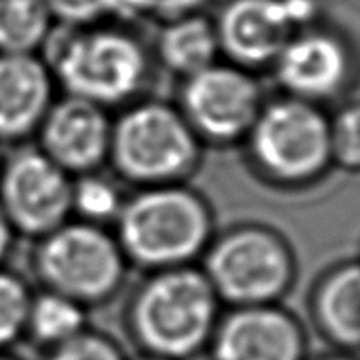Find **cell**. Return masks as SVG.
Listing matches in <instances>:
<instances>
[{
  "mask_svg": "<svg viewBox=\"0 0 360 360\" xmlns=\"http://www.w3.org/2000/svg\"><path fill=\"white\" fill-rule=\"evenodd\" d=\"M130 266L151 271L196 266L215 236L212 205L184 184L140 188L112 223Z\"/></svg>",
  "mask_w": 360,
  "mask_h": 360,
  "instance_id": "6da1fadb",
  "label": "cell"
},
{
  "mask_svg": "<svg viewBox=\"0 0 360 360\" xmlns=\"http://www.w3.org/2000/svg\"><path fill=\"white\" fill-rule=\"evenodd\" d=\"M126 318L141 352L190 360L207 351L221 318V300L200 267H172L143 279Z\"/></svg>",
  "mask_w": 360,
  "mask_h": 360,
  "instance_id": "7a4b0ae2",
  "label": "cell"
},
{
  "mask_svg": "<svg viewBox=\"0 0 360 360\" xmlns=\"http://www.w3.org/2000/svg\"><path fill=\"white\" fill-rule=\"evenodd\" d=\"M202 271L221 304H277L297 281V256L275 229L246 223L213 236Z\"/></svg>",
  "mask_w": 360,
  "mask_h": 360,
  "instance_id": "3957f363",
  "label": "cell"
},
{
  "mask_svg": "<svg viewBox=\"0 0 360 360\" xmlns=\"http://www.w3.org/2000/svg\"><path fill=\"white\" fill-rule=\"evenodd\" d=\"M252 163L275 186L306 188L333 167L329 117L321 105L283 97L262 107L248 132Z\"/></svg>",
  "mask_w": 360,
  "mask_h": 360,
  "instance_id": "277c9868",
  "label": "cell"
},
{
  "mask_svg": "<svg viewBox=\"0 0 360 360\" xmlns=\"http://www.w3.org/2000/svg\"><path fill=\"white\" fill-rule=\"evenodd\" d=\"M45 43L53 47L49 70L72 97L105 109L130 99L143 86L148 56L128 33L68 27L56 37L51 32Z\"/></svg>",
  "mask_w": 360,
  "mask_h": 360,
  "instance_id": "5b68a950",
  "label": "cell"
},
{
  "mask_svg": "<svg viewBox=\"0 0 360 360\" xmlns=\"http://www.w3.org/2000/svg\"><path fill=\"white\" fill-rule=\"evenodd\" d=\"M32 266L43 289L91 308L117 297L130 264L109 229L70 219L37 240Z\"/></svg>",
  "mask_w": 360,
  "mask_h": 360,
  "instance_id": "8992f818",
  "label": "cell"
},
{
  "mask_svg": "<svg viewBox=\"0 0 360 360\" xmlns=\"http://www.w3.org/2000/svg\"><path fill=\"white\" fill-rule=\"evenodd\" d=\"M109 159L118 176L140 188L182 184L196 171L200 138L182 112L143 103L112 124Z\"/></svg>",
  "mask_w": 360,
  "mask_h": 360,
  "instance_id": "52a82bcc",
  "label": "cell"
},
{
  "mask_svg": "<svg viewBox=\"0 0 360 360\" xmlns=\"http://www.w3.org/2000/svg\"><path fill=\"white\" fill-rule=\"evenodd\" d=\"M72 182L41 149L18 151L2 163L0 207L14 233L39 240L70 221Z\"/></svg>",
  "mask_w": 360,
  "mask_h": 360,
  "instance_id": "ba28073f",
  "label": "cell"
},
{
  "mask_svg": "<svg viewBox=\"0 0 360 360\" xmlns=\"http://www.w3.org/2000/svg\"><path fill=\"white\" fill-rule=\"evenodd\" d=\"M262 110L256 79L231 64H212L186 78L182 117L198 138L231 143L246 138Z\"/></svg>",
  "mask_w": 360,
  "mask_h": 360,
  "instance_id": "9c48e42d",
  "label": "cell"
},
{
  "mask_svg": "<svg viewBox=\"0 0 360 360\" xmlns=\"http://www.w3.org/2000/svg\"><path fill=\"white\" fill-rule=\"evenodd\" d=\"M274 70L289 97L321 105L349 91L356 76V55L343 33L314 24L287 41Z\"/></svg>",
  "mask_w": 360,
  "mask_h": 360,
  "instance_id": "30bf717a",
  "label": "cell"
},
{
  "mask_svg": "<svg viewBox=\"0 0 360 360\" xmlns=\"http://www.w3.org/2000/svg\"><path fill=\"white\" fill-rule=\"evenodd\" d=\"M207 351L212 360H308V337L281 302L236 306L221 314Z\"/></svg>",
  "mask_w": 360,
  "mask_h": 360,
  "instance_id": "8fae6325",
  "label": "cell"
},
{
  "mask_svg": "<svg viewBox=\"0 0 360 360\" xmlns=\"http://www.w3.org/2000/svg\"><path fill=\"white\" fill-rule=\"evenodd\" d=\"M110 128L103 107L68 95L41 122V151L70 176L97 172L109 159Z\"/></svg>",
  "mask_w": 360,
  "mask_h": 360,
  "instance_id": "7c38bea8",
  "label": "cell"
},
{
  "mask_svg": "<svg viewBox=\"0 0 360 360\" xmlns=\"http://www.w3.org/2000/svg\"><path fill=\"white\" fill-rule=\"evenodd\" d=\"M219 51L240 68L274 64L300 32L285 0H231L215 24Z\"/></svg>",
  "mask_w": 360,
  "mask_h": 360,
  "instance_id": "4fadbf2b",
  "label": "cell"
},
{
  "mask_svg": "<svg viewBox=\"0 0 360 360\" xmlns=\"http://www.w3.org/2000/svg\"><path fill=\"white\" fill-rule=\"evenodd\" d=\"M53 105V74L35 55H0V141L39 130Z\"/></svg>",
  "mask_w": 360,
  "mask_h": 360,
  "instance_id": "5bb4252c",
  "label": "cell"
},
{
  "mask_svg": "<svg viewBox=\"0 0 360 360\" xmlns=\"http://www.w3.org/2000/svg\"><path fill=\"white\" fill-rule=\"evenodd\" d=\"M310 314L337 351H360V259L329 267L310 295Z\"/></svg>",
  "mask_w": 360,
  "mask_h": 360,
  "instance_id": "9a60e30c",
  "label": "cell"
},
{
  "mask_svg": "<svg viewBox=\"0 0 360 360\" xmlns=\"http://www.w3.org/2000/svg\"><path fill=\"white\" fill-rule=\"evenodd\" d=\"M219 41L215 24L200 14L171 20L159 37V56L174 74L190 78L215 64Z\"/></svg>",
  "mask_w": 360,
  "mask_h": 360,
  "instance_id": "2e32d148",
  "label": "cell"
},
{
  "mask_svg": "<svg viewBox=\"0 0 360 360\" xmlns=\"http://www.w3.org/2000/svg\"><path fill=\"white\" fill-rule=\"evenodd\" d=\"M87 310L84 304L51 290H41L33 295L27 312L25 335L47 351L84 333L87 323Z\"/></svg>",
  "mask_w": 360,
  "mask_h": 360,
  "instance_id": "e0dca14e",
  "label": "cell"
},
{
  "mask_svg": "<svg viewBox=\"0 0 360 360\" xmlns=\"http://www.w3.org/2000/svg\"><path fill=\"white\" fill-rule=\"evenodd\" d=\"M53 22L45 0H0V55H35Z\"/></svg>",
  "mask_w": 360,
  "mask_h": 360,
  "instance_id": "ac0fdd59",
  "label": "cell"
},
{
  "mask_svg": "<svg viewBox=\"0 0 360 360\" xmlns=\"http://www.w3.org/2000/svg\"><path fill=\"white\" fill-rule=\"evenodd\" d=\"M124 198L112 180L97 172L82 174L72 182V219L107 227L115 223Z\"/></svg>",
  "mask_w": 360,
  "mask_h": 360,
  "instance_id": "d6986e66",
  "label": "cell"
},
{
  "mask_svg": "<svg viewBox=\"0 0 360 360\" xmlns=\"http://www.w3.org/2000/svg\"><path fill=\"white\" fill-rule=\"evenodd\" d=\"M32 297L30 285L20 275L0 267V352L25 335Z\"/></svg>",
  "mask_w": 360,
  "mask_h": 360,
  "instance_id": "ffe728a7",
  "label": "cell"
},
{
  "mask_svg": "<svg viewBox=\"0 0 360 360\" xmlns=\"http://www.w3.org/2000/svg\"><path fill=\"white\" fill-rule=\"evenodd\" d=\"M333 167L360 174V101L345 103L329 117Z\"/></svg>",
  "mask_w": 360,
  "mask_h": 360,
  "instance_id": "44dd1931",
  "label": "cell"
},
{
  "mask_svg": "<svg viewBox=\"0 0 360 360\" xmlns=\"http://www.w3.org/2000/svg\"><path fill=\"white\" fill-rule=\"evenodd\" d=\"M45 360H126V356L112 337L87 328L68 343L47 351Z\"/></svg>",
  "mask_w": 360,
  "mask_h": 360,
  "instance_id": "7402d4cb",
  "label": "cell"
},
{
  "mask_svg": "<svg viewBox=\"0 0 360 360\" xmlns=\"http://www.w3.org/2000/svg\"><path fill=\"white\" fill-rule=\"evenodd\" d=\"M53 20L66 27H87L118 14V0H45Z\"/></svg>",
  "mask_w": 360,
  "mask_h": 360,
  "instance_id": "603a6c76",
  "label": "cell"
},
{
  "mask_svg": "<svg viewBox=\"0 0 360 360\" xmlns=\"http://www.w3.org/2000/svg\"><path fill=\"white\" fill-rule=\"evenodd\" d=\"M207 0H118V16H151L163 20L196 14Z\"/></svg>",
  "mask_w": 360,
  "mask_h": 360,
  "instance_id": "cb8c5ba5",
  "label": "cell"
},
{
  "mask_svg": "<svg viewBox=\"0 0 360 360\" xmlns=\"http://www.w3.org/2000/svg\"><path fill=\"white\" fill-rule=\"evenodd\" d=\"M14 238H16V233H14L12 225H10L6 213L2 212V207H0V267L4 266V262H6L10 252H12Z\"/></svg>",
  "mask_w": 360,
  "mask_h": 360,
  "instance_id": "d4e9b609",
  "label": "cell"
},
{
  "mask_svg": "<svg viewBox=\"0 0 360 360\" xmlns=\"http://www.w3.org/2000/svg\"><path fill=\"white\" fill-rule=\"evenodd\" d=\"M312 360H360L359 356H354L352 352H343V351H337V352H331V354H321L318 359H312Z\"/></svg>",
  "mask_w": 360,
  "mask_h": 360,
  "instance_id": "484cf974",
  "label": "cell"
},
{
  "mask_svg": "<svg viewBox=\"0 0 360 360\" xmlns=\"http://www.w3.org/2000/svg\"><path fill=\"white\" fill-rule=\"evenodd\" d=\"M132 360H171V359H163V356H155V354H146V352H141L140 356H136Z\"/></svg>",
  "mask_w": 360,
  "mask_h": 360,
  "instance_id": "4316f807",
  "label": "cell"
},
{
  "mask_svg": "<svg viewBox=\"0 0 360 360\" xmlns=\"http://www.w3.org/2000/svg\"><path fill=\"white\" fill-rule=\"evenodd\" d=\"M0 360H18L16 356H12V354H8L6 351H2L0 352Z\"/></svg>",
  "mask_w": 360,
  "mask_h": 360,
  "instance_id": "83f0119b",
  "label": "cell"
},
{
  "mask_svg": "<svg viewBox=\"0 0 360 360\" xmlns=\"http://www.w3.org/2000/svg\"><path fill=\"white\" fill-rule=\"evenodd\" d=\"M0 171H2V159H0Z\"/></svg>",
  "mask_w": 360,
  "mask_h": 360,
  "instance_id": "f1b7e54d",
  "label": "cell"
}]
</instances>
